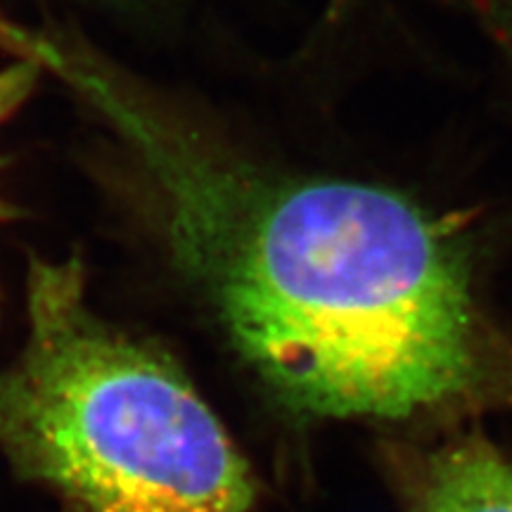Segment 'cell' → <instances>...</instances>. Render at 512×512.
Segmentation results:
<instances>
[{"mask_svg": "<svg viewBox=\"0 0 512 512\" xmlns=\"http://www.w3.org/2000/svg\"><path fill=\"white\" fill-rule=\"evenodd\" d=\"M67 512H74V510H67Z\"/></svg>", "mask_w": 512, "mask_h": 512, "instance_id": "cell-7", "label": "cell"}, {"mask_svg": "<svg viewBox=\"0 0 512 512\" xmlns=\"http://www.w3.org/2000/svg\"><path fill=\"white\" fill-rule=\"evenodd\" d=\"M418 512H512V460L475 441L448 448L432 463Z\"/></svg>", "mask_w": 512, "mask_h": 512, "instance_id": "cell-3", "label": "cell"}, {"mask_svg": "<svg viewBox=\"0 0 512 512\" xmlns=\"http://www.w3.org/2000/svg\"><path fill=\"white\" fill-rule=\"evenodd\" d=\"M0 456L74 512H249L254 482L183 368L88 302L79 254L31 256L0 368Z\"/></svg>", "mask_w": 512, "mask_h": 512, "instance_id": "cell-2", "label": "cell"}, {"mask_svg": "<svg viewBox=\"0 0 512 512\" xmlns=\"http://www.w3.org/2000/svg\"><path fill=\"white\" fill-rule=\"evenodd\" d=\"M17 53L117 133L178 273L280 399L325 418L399 420L472 382L470 268L418 202L266 169L67 38L22 29Z\"/></svg>", "mask_w": 512, "mask_h": 512, "instance_id": "cell-1", "label": "cell"}, {"mask_svg": "<svg viewBox=\"0 0 512 512\" xmlns=\"http://www.w3.org/2000/svg\"><path fill=\"white\" fill-rule=\"evenodd\" d=\"M512 60V0H463Z\"/></svg>", "mask_w": 512, "mask_h": 512, "instance_id": "cell-5", "label": "cell"}, {"mask_svg": "<svg viewBox=\"0 0 512 512\" xmlns=\"http://www.w3.org/2000/svg\"><path fill=\"white\" fill-rule=\"evenodd\" d=\"M5 27H8V22H3V19H0V38H3V31H5Z\"/></svg>", "mask_w": 512, "mask_h": 512, "instance_id": "cell-6", "label": "cell"}, {"mask_svg": "<svg viewBox=\"0 0 512 512\" xmlns=\"http://www.w3.org/2000/svg\"><path fill=\"white\" fill-rule=\"evenodd\" d=\"M41 72V64L24 55H17L15 62L0 67V124L27 102Z\"/></svg>", "mask_w": 512, "mask_h": 512, "instance_id": "cell-4", "label": "cell"}]
</instances>
